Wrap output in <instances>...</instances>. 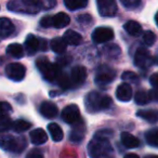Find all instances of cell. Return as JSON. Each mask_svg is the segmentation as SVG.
Returning a JSON list of instances; mask_svg holds the SVG:
<instances>
[{"mask_svg":"<svg viewBox=\"0 0 158 158\" xmlns=\"http://www.w3.org/2000/svg\"><path fill=\"white\" fill-rule=\"evenodd\" d=\"M15 31L13 23L7 18H0V37L8 38Z\"/></svg>","mask_w":158,"mask_h":158,"instance_id":"2e32d148","label":"cell"},{"mask_svg":"<svg viewBox=\"0 0 158 158\" xmlns=\"http://www.w3.org/2000/svg\"><path fill=\"white\" fill-rule=\"evenodd\" d=\"M104 53H105L106 56L112 57V59H116V57H118L119 54H120V48L115 44H107V46H105V48H104Z\"/></svg>","mask_w":158,"mask_h":158,"instance_id":"f546056e","label":"cell"},{"mask_svg":"<svg viewBox=\"0 0 158 158\" xmlns=\"http://www.w3.org/2000/svg\"><path fill=\"white\" fill-rule=\"evenodd\" d=\"M112 133H113V132L110 131V130H101V131L97 132V134H95V135H97V136H101V138L107 139V136L112 135Z\"/></svg>","mask_w":158,"mask_h":158,"instance_id":"60d3db41","label":"cell"},{"mask_svg":"<svg viewBox=\"0 0 158 158\" xmlns=\"http://www.w3.org/2000/svg\"><path fill=\"white\" fill-rule=\"evenodd\" d=\"M88 1L89 0H64V5L70 11H76V10L86 8Z\"/></svg>","mask_w":158,"mask_h":158,"instance_id":"484cf974","label":"cell"},{"mask_svg":"<svg viewBox=\"0 0 158 158\" xmlns=\"http://www.w3.org/2000/svg\"><path fill=\"white\" fill-rule=\"evenodd\" d=\"M156 63L158 64V55H157V57H156Z\"/></svg>","mask_w":158,"mask_h":158,"instance_id":"7dc6e473","label":"cell"},{"mask_svg":"<svg viewBox=\"0 0 158 158\" xmlns=\"http://www.w3.org/2000/svg\"><path fill=\"white\" fill-rule=\"evenodd\" d=\"M12 126H13V123L9 116L0 117V132L8 131L9 129H11Z\"/></svg>","mask_w":158,"mask_h":158,"instance_id":"d6a6232c","label":"cell"},{"mask_svg":"<svg viewBox=\"0 0 158 158\" xmlns=\"http://www.w3.org/2000/svg\"><path fill=\"white\" fill-rule=\"evenodd\" d=\"M145 158H158V156H156V155H149V156H146Z\"/></svg>","mask_w":158,"mask_h":158,"instance_id":"bcb514c9","label":"cell"},{"mask_svg":"<svg viewBox=\"0 0 158 158\" xmlns=\"http://www.w3.org/2000/svg\"><path fill=\"white\" fill-rule=\"evenodd\" d=\"M97 7L100 15L104 18H113L117 13L116 0H97Z\"/></svg>","mask_w":158,"mask_h":158,"instance_id":"52a82bcc","label":"cell"},{"mask_svg":"<svg viewBox=\"0 0 158 158\" xmlns=\"http://www.w3.org/2000/svg\"><path fill=\"white\" fill-rule=\"evenodd\" d=\"M64 40L67 44L70 46H79L82 42V36L73 29H68L64 34Z\"/></svg>","mask_w":158,"mask_h":158,"instance_id":"ffe728a7","label":"cell"},{"mask_svg":"<svg viewBox=\"0 0 158 158\" xmlns=\"http://www.w3.org/2000/svg\"><path fill=\"white\" fill-rule=\"evenodd\" d=\"M50 47L55 53H57V54H63L66 51V49H67V44H66V41L64 40V38L56 37L51 40Z\"/></svg>","mask_w":158,"mask_h":158,"instance_id":"cb8c5ba5","label":"cell"},{"mask_svg":"<svg viewBox=\"0 0 158 158\" xmlns=\"http://www.w3.org/2000/svg\"><path fill=\"white\" fill-rule=\"evenodd\" d=\"M51 18H52V27L59 29L66 27L70 22V18L64 12H60L55 15H51Z\"/></svg>","mask_w":158,"mask_h":158,"instance_id":"e0dca14e","label":"cell"},{"mask_svg":"<svg viewBox=\"0 0 158 158\" xmlns=\"http://www.w3.org/2000/svg\"><path fill=\"white\" fill-rule=\"evenodd\" d=\"M123 29H125L129 35L134 36V37H139V36L143 33L142 26H141L136 21H128V22L125 23V25H123Z\"/></svg>","mask_w":158,"mask_h":158,"instance_id":"603a6c76","label":"cell"},{"mask_svg":"<svg viewBox=\"0 0 158 158\" xmlns=\"http://www.w3.org/2000/svg\"><path fill=\"white\" fill-rule=\"evenodd\" d=\"M26 146L25 139L20 136L16 138L13 135H2L0 138V148L10 153H21Z\"/></svg>","mask_w":158,"mask_h":158,"instance_id":"277c9868","label":"cell"},{"mask_svg":"<svg viewBox=\"0 0 158 158\" xmlns=\"http://www.w3.org/2000/svg\"><path fill=\"white\" fill-rule=\"evenodd\" d=\"M62 119L69 125H75L76 123H78L80 120V110H79L78 106L75 104L66 106L62 110Z\"/></svg>","mask_w":158,"mask_h":158,"instance_id":"9c48e42d","label":"cell"},{"mask_svg":"<svg viewBox=\"0 0 158 158\" xmlns=\"http://www.w3.org/2000/svg\"><path fill=\"white\" fill-rule=\"evenodd\" d=\"M123 158H140V157H139L136 154H132L131 153V154H127V155H126Z\"/></svg>","mask_w":158,"mask_h":158,"instance_id":"ee69618b","label":"cell"},{"mask_svg":"<svg viewBox=\"0 0 158 158\" xmlns=\"http://www.w3.org/2000/svg\"><path fill=\"white\" fill-rule=\"evenodd\" d=\"M136 116L151 123H158V110H141L136 113Z\"/></svg>","mask_w":158,"mask_h":158,"instance_id":"7402d4cb","label":"cell"},{"mask_svg":"<svg viewBox=\"0 0 158 158\" xmlns=\"http://www.w3.org/2000/svg\"><path fill=\"white\" fill-rule=\"evenodd\" d=\"M48 131H49L51 138H52V140L54 141V142H60V141H62V139H63V136H64L63 130H62L61 127L55 123H49L48 125Z\"/></svg>","mask_w":158,"mask_h":158,"instance_id":"d4e9b609","label":"cell"},{"mask_svg":"<svg viewBox=\"0 0 158 158\" xmlns=\"http://www.w3.org/2000/svg\"><path fill=\"white\" fill-rule=\"evenodd\" d=\"M87 78V70L84 66H75L70 70L69 79L72 87H79L81 86Z\"/></svg>","mask_w":158,"mask_h":158,"instance_id":"7c38bea8","label":"cell"},{"mask_svg":"<svg viewBox=\"0 0 158 158\" xmlns=\"http://www.w3.org/2000/svg\"><path fill=\"white\" fill-rule=\"evenodd\" d=\"M25 49L28 55H34L39 51V38H36L34 35H28L25 39Z\"/></svg>","mask_w":158,"mask_h":158,"instance_id":"ac0fdd59","label":"cell"},{"mask_svg":"<svg viewBox=\"0 0 158 158\" xmlns=\"http://www.w3.org/2000/svg\"><path fill=\"white\" fill-rule=\"evenodd\" d=\"M120 140L123 146L127 148H135L140 145V140L129 132H123L120 135Z\"/></svg>","mask_w":158,"mask_h":158,"instance_id":"44dd1931","label":"cell"},{"mask_svg":"<svg viewBox=\"0 0 158 158\" xmlns=\"http://www.w3.org/2000/svg\"><path fill=\"white\" fill-rule=\"evenodd\" d=\"M31 127V123L24 120V119H19V120H16V121H14V123H13L12 129H13L15 132L21 133V132H24V131H26V130H28Z\"/></svg>","mask_w":158,"mask_h":158,"instance_id":"4dcf8cb0","label":"cell"},{"mask_svg":"<svg viewBox=\"0 0 158 158\" xmlns=\"http://www.w3.org/2000/svg\"><path fill=\"white\" fill-rule=\"evenodd\" d=\"M149 82H151V85L154 88L158 90V73H155V74H153L149 77Z\"/></svg>","mask_w":158,"mask_h":158,"instance_id":"ab89813d","label":"cell"},{"mask_svg":"<svg viewBox=\"0 0 158 158\" xmlns=\"http://www.w3.org/2000/svg\"><path fill=\"white\" fill-rule=\"evenodd\" d=\"M85 133H86V126H85L84 121L79 120L74 125V128L69 134V140L74 143L81 142L85 138Z\"/></svg>","mask_w":158,"mask_h":158,"instance_id":"4fadbf2b","label":"cell"},{"mask_svg":"<svg viewBox=\"0 0 158 158\" xmlns=\"http://www.w3.org/2000/svg\"><path fill=\"white\" fill-rule=\"evenodd\" d=\"M116 70L108 65H101L95 73V82L100 87H104L106 85L114 81L116 78Z\"/></svg>","mask_w":158,"mask_h":158,"instance_id":"8992f818","label":"cell"},{"mask_svg":"<svg viewBox=\"0 0 158 158\" xmlns=\"http://www.w3.org/2000/svg\"><path fill=\"white\" fill-rule=\"evenodd\" d=\"M48 49V46H47V40L42 39V38H39V50L40 51H46Z\"/></svg>","mask_w":158,"mask_h":158,"instance_id":"7bdbcfd3","label":"cell"},{"mask_svg":"<svg viewBox=\"0 0 158 158\" xmlns=\"http://www.w3.org/2000/svg\"><path fill=\"white\" fill-rule=\"evenodd\" d=\"M40 2L44 9H51L55 6V0H40Z\"/></svg>","mask_w":158,"mask_h":158,"instance_id":"f35d334b","label":"cell"},{"mask_svg":"<svg viewBox=\"0 0 158 158\" xmlns=\"http://www.w3.org/2000/svg\"><path fill=\"white\" fill-rule=\"evenodd\" d=\"M7 53L15 59H21L24 56V49L19 44H11L10 46H8Z\"/></svg>","mask_w":158,"mask_h":158,"instance_id":"83f0119b","label":"cell"},{"mask_svg":"<svg viewBox=\"0 0 158 158\" xmlns=\"http://www.w3.org/2000/svg\"><path fill=\"white\" fill-rule=\"evenodd\" d=\"M26 158H44L42 153L39 149H31L28 154H27Z\"/></svg>","mask_w":158,"mask_h":158,"instance_id":"74e56055","label":"cell"},{"mask_svg":"<svg viewBox=\"0 0 158 158\" xmlns=\"http://www.w3.org/2000/svg\"><path fill=\"white\" fill-rule=\"evenodd\" d=\"M39 110H40V114H41L44 117H46V118H48V119L54 118V117L57 115V112H59V110H57V106L55 105L54 103L50 102V101L42 102L41 105H40Z\"/></svg>","mask_w":158,"mask_h":158,"instance_id":"9a60e30c","label":"cell"},{"mask_svg":"<svg viewBox=\"0 0 158 158\" xmlns=\"http://www.w3.org/2000/svg\"><path fill=\"white\" fill-rule=\"evenodd\" d=\"M155 22H156V24H157V26H158V12L156 13V15H155Z\"/></svg>","mask_w":158,"mask_h":158,"instance_id":"f6af8a7d","label":"cell"},{"mask_svg":"<svg viewBox=\"0 0 158 158\" xmlns=\"http://www.w3.org/2000/svg\"><path fill=\"white\" fill-rule=\"evenodd\" d=\"M29 138H31V143L35 145H41L44 143H46L47 140H48V135L44 132V130L41 129V128L33 130L31 132V134H29Z\"/></svg>","mask_w":158,"mask_h":158,"instance_id":"d6986e66","label":"cell"},{"mask_svg":"<svg viewBox=\"0 0 158 158\" xmlns=\"http://www.w3.org/2000/svg\"><path fill=\"white\" fill-rule=\"evenodd\" d=\"M123 80H125L126 82H138L139 81V77L135 73L133 72H125L121 76Z\"/></svg>","mask_w":158,"mask_h":158,"instance_id":"d590c367","label":"cell"},{"mask_svg":"<svg viewBox=\"0 0 158 158\" xmlns=\"http://www.w3.org/2000/svg\"><path fill=\"white\" fill-rule=\"evenodd\" d=\"M92 40L95 44L108 42L114 38V31L110 27H97L92 33Z\"/></svg>","mask_w":158,"mask_h":158,"instance_id":"30bf717a","label":"cell"},{"mask_svg":"<svg viewBox=\"0 0 158 158\" xmlns=\"http://www.w3.org/2000/svg\"><path fill=\"white\" fill-rule=\"evenodd\" d=\"M143 41L147 46H153L156 41V35L151 31H146L143 34Z\"/></svg>","mask_w":158,"mask_h":158,"instance_id":"836d02e7","label":"cell"},{"mask_svg":"<svg viewBox=\"0 0 158 158\" xmlns=\"http://www.w3.org/2000/svg\"><path fill=\"white\" fill-rule=\"evenodd\" d=\"M153 64L151 53L145 48H140L134 54V65L140 68H147Z\"/></svg>","mask_w":158,"mask_h":158,"instance_id":"8fae6325","label":"cell"},{"mask_svg":"<svg viewBox=\"0 0 158 158\" xmlns=\"http://www.w3.org/2000/svg\"><path fill=\"white\" fill-rule=\"evenodd\" d=\"M116 98L121 102H128L132 99V88L129 84L123 82L116 89Z\"/></svg>","mask_w":158,"mask_h":158,"instance_id":"5bb4252c","label":"cell"},{"mask_svg":"<svg viewBox=\"0 0 158 158\" xmlns=\"http://www.w3.org/2000/svg\"><path fill=\"white\" fill-rule=\"evenodd\" d=\"M87 149L90 158H112L114 154V149L107 139L97 135L90 141Z\"/></svg>","mask_w":158,"mask_h":158,"instance_id":"6da1fadb","label":"cell"},{"mask_svg":"<svg viewBox=\"0 0 158 158\" xmlns=\"http://www.w3.org/2000/svg\"><path fill=\"white\" fill-rule=\"evenodd\" d=\"M7 8L14 13L37 14L42 9V5L40 0H10Z\"/></svg>","mask_w":158,"mask_h":158,"instance_id":"3957f363","label":"cell"},{"mask_svg":"<svg viewBox=\"0 0 158 158\" xmlns=\"http://www.w3.org/2000/svg\"><path fill=\"white\" fill-rule=\"evenodd\" d=\"M85 104H86V110L89 113H98L110 108L113 104V101L108 95H104L97 91H92L86 97Z\"/></svg>","mask_w":158,"mask_h":158,"instance_id":"7a4b0ae2","label":"cell"},{"mask_svg":"<svg viewBox=\"0 0 158 158\" xmlns=\"http://www.w3.org/2000/svg\"><path fill=\"white\" fill-rule=\"evenodd\" d=\"M36 66L46 80H48V81L56 80L57 75L60 73L59 66L51 63L47 57H39L36 61Z\"/></svg>","mask_w":158,"mask_h":158,"instance_id":"5b68a950","label":"cell"},{"mask_svg":"<svg viewBox=\"0 0 158 158\" xmlns=\"http://www.w3.org/2000/svg\"><path fill=\"white\" fill-rule=\"evenodd\" d=\"M12 110V106L7 102H0V117L8 116Z\"/></svg>","mask_w":158,"mask_h":158,"instance_id":"8d00e7d4","label":"cell"},{"mask_svg":"<svg viewBox=\"0 0 158 158\" xmlns=\"http://www.w3.org/2000/svg\"><path fill=\"white\" fill-rule=\"evenodd\" d=\"M149 98H151V101L158 102V90L157 89H154V90L148 91Z\"/></svg>","mask_w":158,"mask_h":158,"instance_id":"b9f144b4","label":"cell"},{"mask_svg":"<svg viewBox=\"0 0 158 158\" xmlns=\"http://www.w3.org/2000/svg\"><path fill=\"white\" fill-rule=\"evenodd\" d=\"M134 101H135V103L138 105H145L148 102H151V98H149V94L147 91L140 90L134 95Z\"/></svg>","mask_w":158,"mask_h":158,"instance_id":"f1b7e54d","label":"cell"},{"mask_svg":"<svg viewBox=\"0 0 158 158\" xmlns=\"http://www.w3.org/2000/svg\"><path fill=\"white\" fill-rule=\"evenodd\" d=\"M56 81L59 84V86H61L62 88L64 89H68L72 87V84H70V79H69V75L65 74V73H59L56 78Z\"/></svg>","mask_w":158,"mask_h":158,"instance_id":"1f68e13d","label":"cell"},{"mask_svg":"<svg viewBox=\"0 0 158 158\" xmlns=\"http://www.w3.org/2000/svg\"><path fill=\"white\" fill-rule=\"evenodd\" d=\"M145 140L148 145L153 147H158V128H153L146 131Z\"/></svg>","mask_w":158,"mask_h":158,"instance_id":"4316f807","label":"cell"},{"mask_svg":"<svg viewBox=\"0 0 158 158\" xmlns=\"http://www.w3.org/2000/svg\"><path fill=\"white\" fill-rule=\"evenodd\" d=\"M6 74L8 78L13 81H21L25 77L26 68L21 63H11L6 67Z\"/></svg>","mask_w":158,"mask_h":158,"instance_id":"ba28073f","label":"cell"},{"mask_svg":"<svg viewBox=\"0 0 158 158\" xmlns=\"http://www.w3.org/2000/svg\"><path fill=\"white\" fill-rule=\"evenodd\" d=\"M120 2L127 10H135L141 5V0H120Z\"/></svg>","mask_w":158,"mask_h":158,"instance_id":"e575fe53","label":"cell"}]
</instances>
